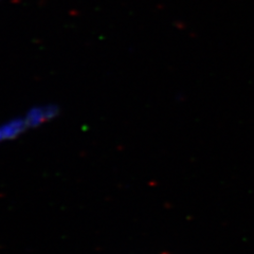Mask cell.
Returning <instances> with one entry per match:
<instances>
[{
    "label": "cell",
    "instance_id": "cell-1",
    "mask_svg": "<svg viewBox=\"0 0 254 254\" xmlns=\"http://www.w3.org/2000/svg\"><path fill=\"white\" fill-rule=\"evenodd\" d=\"M26 113L10 117L0 122V144H7L18 141L29 132L33 131Z\"/></svg>",
    "mask_w": 254,
    "mask_h": 254
}]
</instances>
